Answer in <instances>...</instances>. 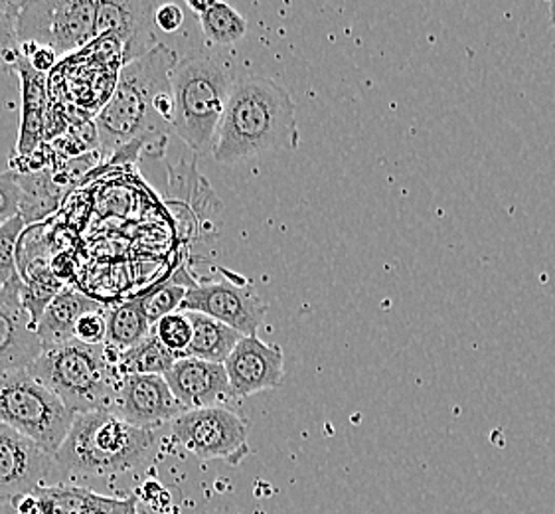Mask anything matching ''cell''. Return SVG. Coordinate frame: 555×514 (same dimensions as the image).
<instances>
[{"mask_svg":"<svg viewBox=\"0 0 555 514\" xmlns=\"http://www.w3.org/2000/svg\"><path fill=\"white\" fill-rule=\"evenodd\" d=\"M74 417L76 414H72L28 370H18L0 378V425L28 437L48 455H56Z\"/></svg>","mask_w":555,"mask_h":514,"instance_id":"8992f818","label":"cell"},{"mask_svg":"<svg viewBox=\"0 0 555 514\" xmlns=\"http://www.w3.org/2000/svg\"><path fill=\"white\" fill-rule=\"evenodd\" d=\"M103 314H105V326H107L105 345L115 350L117 355L137 347L153 329L146 321L141 299L107 307V309H103Z\"/></svg>","mask_w":555,"mask_h":514,"instance_id":"d6986e66","label":"cell"},{"mask_svg":"<svg viewBox=\"0 0 555 514\" xmlns=\"http://www.w3.org/2000/svg\"><path fill=\"white\" fill-rule=\"evenodd\" d=\"M297 145V110L289 91L266 76L235 79L211 146L214 158L222 165H234Z\"/></svg>","mask_w":555,"mask_h":514,"instance_id":"7a4b0ae2","label":"cell"},{"mask_svg":"<svg viewBox=\"0 0 555 514\" xmlns=\"http://www.w3.org/2000/svg\"><path fill=\"white\" fill-rule=\"evenodd\" d=\"M153 333L158 336V340L172 350L178 357H186V348L192 340V324H190L189 314L170 313L163 317L158 323L153 326Z\"/></svg>","mask_w":555,"mask_h":514,"instance_id":"d4e9b609","label":"cell"},{"mask_svg":"<svg viewBox=\"0 0 555 514\" xmlns=\"http://www.w3.org/2000/svg\"><path fill=\"white\" fill-rule=\"evenodd\" d=\"M23 191L18 184V172H0V226L21 214Z\"/></svg>","mask_w":555,"mask_h":514,"instance_id":"4316f807","label":"cell"},{"mask_svg":"<svg viewBox=\"0 0 555 514\" xmlns=\"http://www.w3.org/2000/svg\"><path fill=\"white\" fill-rule=\"evenodd\" d=\"M550 18H552V26H554V30H555V0H554V2H550ZM552 48H554V52H555V42H554V46H552Z\"/></svg>","mask_w":555,"mask_h":514,"instance_id":"4dcf8cb0","label":"cell"},{"mask_svg":"<svg viewBox=\"0 0 555 514\" xmlns=\"http://www.w3.org/2000/svg\"><path fill=\"white\" fill-rule=\"evenodd\" d=\"M42 355V343L23 305V280L0 287V378L26 370Z\"/></svg>","mask_w":555,"mask_h":514,"instance_id":"5bb4252c","label":"cell"},{"mask_svg":"<svg viewBox=\"0 0 555 514\" xmlns=\"http://www.w3.org/2000/svg\"><path fill=\"white\" fill-rule=\"evenodd\" d=\"M24 228L26 222L21 214L0 226V287L21 281L18 268H16V247Z\"/></svg>","mask_w":555,"mask_h":514,"instance_id":"cb8c5ba5","label":"cell"},{"mask_svg":"<svg viewBox=\"0 0 555 514\" xmlns=\"http://www.w3.org/2000/svg\"><path fill=\"white\" fill-rule=\"evenodd\" d=\"M18 184L23 191L21 202V216L26 226L36 224L48 214L54 213L66 189L57 182L56 177L50 170H38V172H18Z\"/></svg>","mask_w":555,"mask_h":514,"instance_id":"ffe728a7","label":"cell"},{"mask_svg":"<svg viewBox=\"0 0 555 514\" xmlns=\"http://www.w3.org/2000/svg\"><path fill=\"white\" fill-rule=\"evenodd\" d=\"M223 369L234 398H247L257 391L273 390L285 378V358L278 345H266L257 336H242Z\"/></svg>","mask_w":555,"mask_h":514,"instance_id":"4fadbf2b","label":"cell"},{"mask_svg":"<svg viewBox=\"0 0 555 514\" xmlns=\"http://www.w3.org/2000/svg\"><path fill=\"white\" fill-rule=\"evenodd\" d=\"M155 444V429L134 427L100 410L74 417L54 461L62 475L115 477L145 465Z\"/></svg>","mask_w":555,"mask_h":514,"instance_id":"3957f363","label":"cell"},{"mask_svg":"<svg viewBox=\"0 0 555 514\" xmlns=\"http://www.w3.org/2000/svg\"><path fill=\"white\" fill-rule=\"evenodd\" d=\"M184 313H202L228 324L242 336H256L266 321L267 303L251 283L234 281H192L180 305Z\"/></svg>","mask_w":555,"mask_h":514,"instance_id":"9c48e42d","label":"cell"},{"mask_svg":"<svg viewBox=\"0 0 555 514\" xmlns=\"http://www.w3.org/2000/svg\"><path fill=\"white\" fill-rule=\"evenodd\" d=\"M23 83V121L18 134V155L30 157L42 143L48 110L46 74L36 72L26 57L21 56L12 67Z\"/></svg>","mask_w":555,"mask_h":514,"instance_id":"e0dca14e","label":"cell"},{"mask_svg":"<svg viewBox=\"0 0 555 514\" xmlns=\"http://www.w3.org/2000/svg\"><path fill=\"white\" fill-rule=\"evenodd\" d=\"M16 511H18V503L0 501V514H16Z\"/></svg>","mask_w":555,"mask_h":514,"instance_id":"f546056e","label":"cell"},{"mask_svg":"<svg viewBox=\"0 0 555 514\" xmlns=\"http://www.w3.org/2000/svg\"><path fill=\"white\" fill-rule=\"evenodd\" d=\"M18 2H0V67H14L21 54L16 33Z\"/></svg>","mask_w":555,"mask_h":514,"instance_id":"484cf974","label":"cell"},{"mask_svg":"<svg viewBox=\"0 0 555 514\" xmlns=\"http://www.w3.org/2000/svg\"><path fill=\"white\" fill-rule=\"evenodd\" d=\"M95 9L93 0L18 2V42L46 46L56 56L69 54L95 40Z\"/></svg>","mask_w":555,"mask_h":514,"instance_id":"52a82bcc","label":"cell"},{"mask_svg":"<svg viewBox=\"0 0 555 514\" xmlns=\"http://www.w3.org/2000/svg\"><path fill=\"white\" fill-rule=\"evenodd\" d=\"M184 313V311H182ZM189 314L192 324V340L186 348V357L201 358L216 364H223L225 358L242 340V335L230 329L228 324L220 323L211 317L202 313Z\"/></svg>","mask_w":555,"mask_h":514,"instance_id":"ac0fdd59","label":"cell"},{"mask_svg":"<svg viewBox=\"0 0 555 514\" xmlns=\"http://www.w3.org/2000/svg\"><path fill=\"white\" fill-rule=\"evenodd\" d=\"M178 355L172 350H168L158 336L151 333L143 338L137 347L129 348L127 352L119 355L117 360V370L119 374H155V376H165L168 370L172 369V364L177 362Z\"/></svg>","mask_w":555,"mask_h":514,"instance_id":"44dd1931","label":"cell"},{"mask_svg":"<svg viewBox=\"0 0 555 514\" xmlns=\"http://www.w3.org/2000/svg\"><path fill=\"white\" fill-rule=\"evenodd\" d=\"M184 24V12L178 4H160L155 12V26L163 33L172 34Z\"/></svg>","mask_w":555,"mask_h":514,"instance_id":"f1b7e54d","label":"cell"},{"mask_svg":"<svg viewBox=\"0 0 555 514\" xmlns=\"http://www.w3.org/2000/svg\"><path fill=\"white\" fill-rule=\"evenodd\" d=\"M101 309L103 305L100 301L83 295L81 291L64 287L52 301L48 303L36 326L42 350L72 340L79 319L86 313H93Z\"/></svg>","mask_w":555,"mask_h":514,"instance_id":"2e32d148","label":"cell"},{"mask_svg":"<svg viewBox=\"0 0 555 514\" xmlns=\"http://www.w3.org/2000/svg\"><path fill=\"white\" fill-rule=\"evenodd\" d=\"M112 412L134 427L156 429L160 425L172 424L186 410L175 398L163 376L125 374L117 384Z\"/></svg>","mask_w":555,"mask_h":514,"instance_id":"8fae6325","label":"cell"},{"mask_svg":"<svg viewBox=\"0 0 555 514\" xmlns=\"http://www.w3.org/2000/svg\"><path fill=\"white\" fill-rule=\"evenodd\" d=\"M56 461L28 437L0 425V501H21L50 487Z\"/></svg>","mask_w":555,"mask_h":514,"instance_id":"30bf717a","label":"cell"},{"mask_svg":"<svg viewBox=\"0 0 555 514\" xmlns=\"http://www.w3.org/2000/svg\"><path fill=\"white\" fill-rule=\"evenodd\" d=\"M192 281L194 280H190L186 273L184 275L180 273V278L170 281V283L163 285V287H158V290L149 293L146 297L141 299V307H143L146 321L151 323V326H155L163 317L177 313L180 305L184 301V297H186V290H189Z\"/></svg>","mask_w":555,"mask_h":514,"instance_id":"603a6c76","label":"cell"},{"mask_svg":"<svg viewBox=\"0 0 555 514\" xmlns=\"http://www.w3.org/2000/svg\"><path fill=\"white\" fill-rule=\"evenodd\" d=\"M170 427L178 444L201 461L223 459L240 465L249 453V425L223 406L186 410Z\"/></svg>","mask_w":555,"mask_h":514,"instance_id":"ba28073f","label":"cell"},{"mask_svg":"<svg viewBox=\"0 0 555 514\" xmlns=\"http://www.w3.org/2000/svg\"><path fill=\"white\" fill-rule=\"evenodd\" d=\"M170 79L175 95L172 131L194 153H208L234 86V66L218 54H194L178 60Z\"/></svg>","mask_w":555,"mask_h":514,"instance_id":"5b68a950","label":"cell"},{"mask_svg":"<svg viewBox=\"0 0 555 514\" xmlns=\"http://www.w3.org/2000/svg\"><path fill=\"white\" fill-rule=\"evenodd\" d=\"M119 355L107 345H83L76 338L44 348L28 367L36 381L60 398L72 414L109 410L121 374Z\"/></svg>","mask_w":555,"mask_h":514,"instance_id":"277c9868","label":"cell"},{"mask_svg":"<svg viewBox=\"0 0 555 514\" xmlns=\"http://www.w3.org/2000/svg\"><path fill=\"white\" fill-rule=\"evenodd\" d=\"M105 309V307H103ZM101 311H93V313H86L79 319L76 324V333L74 338L83 343V345H105V333H107V326H105V314Z\"/></svg>","mask_w":555,"mask_h":514,"instance_id":"83f0119b","label":"cell"},{"mask_svg":"<svg viewBox=\"0 0 555 514\" xmlns=\"http://www.w3.org/2000/svg\"><path fill=\"white\" fill-rule=\"evenodd\" d=\"M198 16L208 44L234 46L247 34L244 16L228 2H206Z\"/></svg>","mask_w":555,"mask_h":514,"instance_id":"7402d4cb","label":"cell"},{"mask_svg":"<svg viewBox=\"0 0 555 514\" xmlns=\"http://www.w3.org/2000/svg\"><path fill=\"white\" fill-rule=\"evenodd\" d=\"M156 2L103 0L95 9V38L109 36L121 48V62L129 64L155 48Z\"/></svg>","mask_w":555,"mask_h":514,"instance_id":"7c38bea8","label":"cell"},{"mask_svg":"<svg viewBox=\"0 0 555 514\" xmlns=\"http://www.w3.org/2000/svg\"><path fill=\"white\" fill-rule=\"evenodd\" d=\"M178 57L165 44L121 67L112 100L95 117L98 143L105 151H119L134 141L165 139L172 129L175 95L172 69Z\"/></svg>","mask_w":555,"mask_h":514,"instance_id":"6da1fadb","label":"cell"},{"mask_svg":"<svg viewBox=\"0 0 555 514\" xmlns=\"http://www.w3.org/2000/svg\"><path fill=\"white\" fill-rule=\"evenodd\" d=\"M163 378L184 410L220 406L232 396L223 364L201 358H178Z\"/></svg>","mask_w":555,"mask_h":514,"instance_id":"9a60e30c","label":"cell"}]
</instances>
